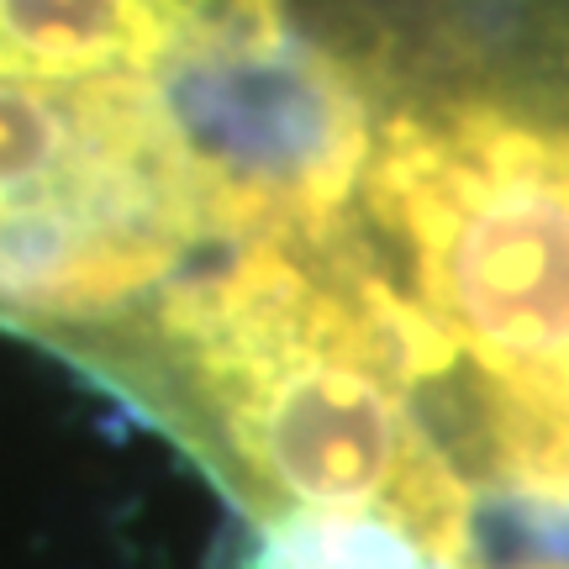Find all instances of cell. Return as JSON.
<instances>
[{"label":"cell","mask_w":569,"mask_h":569,"mask_svg":"<svg viewBox=\"0 0 569 569\" xmlns=\"http://www.w3.org/2000/svg\"><path fill=\"white\" fill-rule=\"evenodd\" d=\"M222 569H465L396 517H280L243 528Z\"/></svg>","instance_id":"obj_1"},{"label":"cell","mask_w":569,"mask_h":569,"mask_svg":"<svg viewBox=\"0 0 569 569\" xmlns=\"http://www.w3.org/2000/svg\"><path fill=\"white\" fill-rule=\"evenodd\" d=\"M522 569H569V565H522Z\"/></svg>","instance_id":"obj_2"}]
</instances>
